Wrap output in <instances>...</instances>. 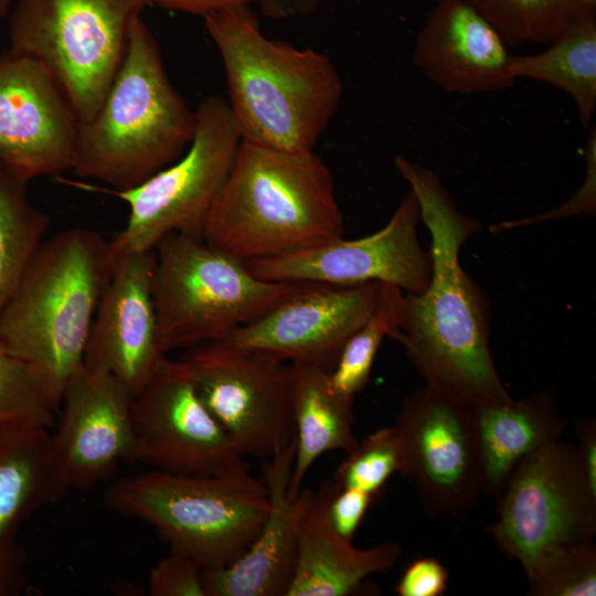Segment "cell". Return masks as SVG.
Wrapping results in <instances>:
<instances>
[{
  "instance_id": "cell-1",
  "label": "cell",
  "mask_w": 596,
  "mask_h": 596,
  "mask_svg": "<svg viewBox=\"0 0 596 596\" xmlns=\"http://www.w3.org/2000/svg\"><path fill=\"white\" fill-rule=\"evenodd\" d=\"M394 164L429 231L433 267L423 292L405 294L404 319L392 339L426 384L472 406L508 401L489 347L487 299L459 260L460 248L481 225L457 207L433 171L401 155Z\"/></svg>"
},
{
  "instance_id": "cell-2",
  "label": "cell",
  "mask_w": 596,
  "mask_h": 596,
  "mask_svg": "<svg viewBox=\"0 0 596 596\" xmlns=\"http://www.w3.org/2000/svg\"><path fill=\"white\" fill-rule=\"evenodd\" d=\"M203 22L223 62L226 102L242 139L312 151L343 95L331 58L267 38L251 7L214 12Z\"/></svg>"
},
{
  "instance_id": "cell-3",
  "label": "cell",
  "mask_w": 596,
  "mask_h": 596,
  "mask_svg": "<svg viewBox=\"0 0 596 596\" xmlns=\"http://www.w3.org/2000/svg\"><path fill=\"white\" fill-rule=\"evenodd\" d=\"M343 231L332 173L315 150L241 139L202 240L247 263L326 244Z\"/></svg>"
},
{
  "instance_id": "cell-4",
  "label": "cell",
  "mask_w": 596,
  "mask_h": 596,
  "mask_svg": "<svg viewBox=\"0 0 596 596\" xmlns=\"http://www.w3.org/2000/svg\"><path fill=\"white\" fill-rule=\"evenodd\" d=\"M114 263L110 241L98 232L64 230L41 242L0 316V345L36 373L57 408L84 365Z\"/></svg>"
},
{
  "instance_id": "cell-5",
  "label": "cell",
  "mask_w": 596,
  "mask_h": 596,
  "mask_svg": "<svg viewBox=\"0 0 596 596\" xmlns=\"http://www.w3.org/2000/svg\"><path fill=\"white\" fill-rule=\"evenodd\" d=\"M195 128V109L170 81L157 40L139 17L100 106L78 124L72 171L110 190L134 188L177 161Z\"/></svg>"
},
{
  "instance_id": "cell-6",
  "label": "cell",
  "mask_w": 596,
  "mask_h": 596,
  "mask_svg": "<svg viewBox=\"0 0 596 596\" xmlns=\"http://www.w3.org/2000/svg\"><path fill=\"white\" fill-rule=\"evenodd\" d=\"M108 509L152 525L202 568L236 561L259 533L269 509L265 483L155 470L115 481L105 492Z\"/></svg>"
},
{
  "instance_id": "cell-7",
  "label": "cell",
  "mask_w": 596,
  "mask_h": 596,
  "mask_svg": "<svg viewBox=\"0 0 596 596\" xmlns=\"http://www.w3.org/2000/svg\"><path fill=\"white\" fill-rule=\"evenodd\" d=\"M152 297L163 354L223 340L263 316L301 283L254 276L202 238L170 233L155 247Z\"/></svg>"
},
{
  "instance_id": "cell-8",
  "label": "cell",
  "mask_w": 596,
  "mask_h": 596,
  "mask_svg": "<svg viewBox=\"0 0 596 596\" xmlns=\"http://www.w3.org/2000/svg\"><path fill=\"white\" fill-rule=\"evenodd\" d=\"M147 0H14L10 47L53 74L79 123L100 106Z\"/></svg>"
},
{
  "instance_id": "cell-9",
  "label": "cell",
  "mask_w": 596,
  "mask_h": 596,
  "mask_svg": "<svg viewBox=\"0 0 596 596\" xmlns=\"http://www.w3.org/2000/svg\"><path fill=\"white\" fill-rule=\"evenodd\" d=\"M195 115L196 128L187 151L142 183L121 191L81 185L115 195L129 209L124 228L110 241L114 256L155 249L170 233L202 238L242 136L220 96L202 99Z\"/></svg>"
},
{
  "instance_id": "cell-10",
  "label": "cell",
  "mask_w": 596,
  "mask_h": 596,
  "mask_svg": "<svg viewBox=\"0 0 596 596\" xmlns=\"http://www.w3.org/2000/svg\"><path fill=\"white\" fill-rule=\"evenodd\" d=\"M487 528L496 547L524 568L557 546L596 534V490L576 445L556 439L525 457L497 498Z\"/></svg>"
},
{
  "instance_id": "cell-11",
  "label": "cell",
  "mask_w": 596,
  "mask_h": 596,
  "mask_svg": "<svg viewBox=\"0 0 596 596\" xmlns=\"http://www.w3.org/2000/svg\"><path fill=\"white\" fill-rule=\"evenodd\" d=\"M198 396L244 456L270 459L295 440L288 362L225 340L181 358Z\"/></svg>"
},
{
  "instance_id": "cell-12",
  "label": "cell",
  "mask_w": 596,
  "mask_h": 596,
  "mask_svg": "<svg viewBox=\"0 0 596 596\" xmlns=\"http://www.w3.org/2000/svg\"><path fill=\"white\" fill-rule=\"evenodd\" d=\"M401 466L429 517L460 518L482 491L473 407L425 384L407 395L392 425Z\"/></svg>"
},
{
  "instance_id": "cell-13",
  "label": "cell",
  "mask_w": 596,
  "mask_h": 596,
  "mask_svg": "<svg viewBox=\"0 0 596 596\" xmlns=\"http://www.w3.org/2000/svg\"><path fill=\"white\" fill-rule=\"evenodd\" d=\"M136 461L185 475L248 478L225 430L204 406L181 359L167 355L131 406Z\"/></svg>"
},
{
  "instance_id": "cell-14",
  "label": "cell",
  "mask_w": 596,
  "mask_h": 596,
  "mask_svg": "<svg viewBox=\"0 0 596 596\" xmlns=\"http://www.w3.org/2000/svg\"><path fill=\"white\" fill-rule=\"evenodd\" d=\"M419 205L409 192L375 233L343 237L276 257L245 263L256 277L276 283L356 286L392 284L406 294L423 292L432 277V257L418 240Z\"/></svg>"
},
{
  "instance_id": "cell-15",
  "label": "cell",
  "mask_w": 596,
  "mask_h": 596,
  "mask_svg": "<svg viewBox=\"0 0 596 596\" xmlns=\"http://www.w3.org/2000/svg\"><path fill=\"white\" fill-rule=\"evenodd\" d=\"M78 119L53 74L35 57L0 53V162L28 182L72 170Z\"/></svg>"
},
{
  "instance_id": "cell-16",
  "label": "cell",
  "mask_w": 596,
  "mask_h": 596,
  "mask_svg": "<svg viewBox=\"0 0 596 596\" xmlns=\"http://www.w3.org/2000/svg\"><path fill=\"white\" fill-rule=\"evenodd\" d=\"M379 283L338 286L301 283L298 289L225 341L284 362L330 371L349 338L371 315Z\"/></svg>"
},
{
  "instance_id": "cell-17",
  "label": "cell",
  "mask_w": 596,
  "mask_h": 596,
  "mask_svg": "<svg viewBox=\"0 0 596 596\" xmlns=\"http://www.w3.org/2000/svg\"><path fill=\"white\" fill-rule=\"evenodd\" d=\"M132 398L116 377L84 365L70 381L51 432L67 490L89 489L110 478L121 461H136Z\"/></svg>"
},
{
  "instance_id": "cell-18",
  "label": "cell",
  "mask_w": 596,
  "mask_h": 596,
  "mask_svg": "<svg viewBox=\"0 0 596 596\" xmlns=\"http://www.w3.org/2000/svg\"><path fill=\"white\" fill-rule=\"evenodd\" d=\"M155 249L115 256L84 351V366L116 377L135 396L166 356L152 297Z\"/></svg>"
},
{
  "instance_id": "cell-19",
  "label": "cell",
  "mask_w": 596,
  "mask_h": 596,
  "mask_svg": "<svg viewBox=\"0 0 596 596\" xmlns=\"http://www.w3.org/2000/svg\"><path fill=\"white\" fill-rule=\"evenodd\" d=\"M507 45L466 0H437L416 38L413 62L447 93L498 92L515 82Z\"/></svg>"
},
{
  "instance_id": "cell-20",
  "label": "cell",
  "mask_w": 596,
  "mask_h": 596,
  "mask_svg": "<svg viewBox=\"0 0 596 596\" xmlns=\"http://www.w3.org/2000/svg\"><path fill=\"white\" fill-rule=\"evenodd\" d=\"M336 486L333 480L317 490L301 488L294 499L297 560L286 596L351 595L369 576L390 571L402 554L394 541L358 549L334 532L327 508Z\"/></svg>"
},
{
  "instance_id": "cell-21",
  "label": "cell",
  "mask_w": 596,
  "mask_h": 596,
  "mask_svg": "<svg viewBox=\"0 0 596 596\" xmlns=\"http://www.w3.org/2000/svg\"><path fill=\"white\" fill-rule=\"evenodd\" d=\"M295 450L294 440L266 462L263 482L269 509L265 522L236 561L202 570L206 596H286L297 560L294 500L288 494Z\"/></svg>"
},
{
  "instance_id": "cell-22",
  "label": "cell",
  "mask_w": 596,
  "mask_h": 596,
  "mask_svg": "<svg viewBox=\"0 0 596 596\" xmlns=\"http://www.w3.org/2000/svg\"><path fill=\"white\" fill-rule=\"evenodd\" d=\"M67 491L52 453L51 429L19 423L0 426V572L19 585L20 526Z\"/></svg>"
},
{
  "instance_id": "cell-23",
  "label": "cell",
  "mask_w": 596,
  "mask_h": 596,
  "mask_svg": "<svg viewBox=\"0 0 596 596\" xmlns=\"http://www.w3.org/2000/svg\"><path fill=\"white\" fill-rule=\"evenodd\" d=\"M473 407L482 491L498 498L519 464L570 425L553 391Z\"/></svg>"
},
{
  "instance_id": "cell-24",
  "label": "cell",
  "mask_w": 596,
  "mask_h": 596,
  "mask_svg": "<svg viewBox=\"0 0 596 596\" xmlns=\"http://www.w3.org/2000/svg\"><path fill=\"white\" fill-rule=\"evenodd\" d=\"M289 396L295 425V458L288 494L294 500L312 465L326 453L352 451L354 436L353 397L338 392L329 371L307 362H291Z\"/></svg>"
},
{
  "instance_id": "cell-25",
  "label": "cell",
  "mask_w": 596,
  "mask_h": 596,
  "mask_svg": "<svg viewBox=\"0 0 596 596\" xmlns=\"http://www.w3.org/2000/svg\"><path fill=\"white\" fill-rule=\"evenodd\" d=\"M510 73L514 79L540 81L566 93L581 124L588 127L596 109V13L578 15L536 54H512Z\"/></svg>"
},
{
  "instance_id": "cell-26",
  "label": "cell",
  "mask_w": 596,
  "mask_h": 596,
  "mask_svg": "<svg viewBox=\"0 0 596 596\" xmlns=\"http://www.w3.org/2000/svg\"><path fill=\"white\" fill-rule=\"evenodd\" d=\"M29 182L0 162V316L50 225L28 198Z\"/></svg>"
},
{
  "instance_id": "cell-27",
  "label": "cell",
  "mask_w": 596,
  "mask_h": 596,
  "mask_svg": "<svg viewBox=\"0 0 596 596\" xmlns=\"http://www.w3.org/2000/svg\"><path fill=\"white\" fill-rule=\"evenodd\" d=\"M404 309V291L395 285L379 283L371 315L349 338L329 371V380L338 392L354 398L368 385L381 343L386 337L393 338L398 332Z\"/></svg>"
},
{
  "instance_id": "cell-28",
  "label": "cell",
  "mask_w": 596,
  "mask_h": 596,
  "mask_svg": "<svg viewBox=\"0 0 596 596\" xmlns=\"http://www.w3.org/2000/svg\"><path fill=\"white\" fill-rule=\"evenodd\" d=\"M509 45L552 43L578 15L576 0H466Z\"/></svg>"
},
{
  "instance_id": "cell-29",
  "label": "cell",
  "mask_w": 596,
  "mask_h": 596,
  "mask_svg": "<svg viewBox=\"0 0 596 596\" xmlns=\"http://www.w3.org/2000/svg\"><path fill=\"white\" fill-rule=\"evenodd\" d=\"M533 596H594L596 545L593 541L549 550L524 568Z\"/></svg>"
},
{
  "instance_id": "cell-30",
  "label": "cell",
  "mask_w": 596,
  "mask_h": 596,
  "mask_svg": "<svg viewBox=\"0 0 596 596\" xmlns=\"http://www.w3.org/2000/svg\"><path fill=\"white\" fill-rule=\"evenodd\" d=\"M57 412L36 373L0 345V426L19 423L52 429Z\"/></svg>"
},
{
  "instance_id": "cell-31",
  "label": "cell",
  "mask_w": 596,
  "mask_h": 596,
  "mask_svg": "<svg viewBox=\"0 0 596 596\" xmlns=\"http://www.w3.org/2000/svg\"><path fill=\"white\" fill-rule=\"evenodd\" d=\"M401 449L393 426L380 428L366 436L347 454L334 473L341 488L375 496L393 473L400 470Z\"/></svg>"
},
{
  "instance_id": "cell-32",
  "label": "cell",
  "mask_w": 596,
  "mask_h": 596,
  "mask_svg": "<svg viewBox=\"0 0 596 596\" xmlns=\"http://www.w3.org/2000/svg\"><path fill=\"white\" fill-rule=\"evenodd\" d=\"M202 566L185 552L170 547L150 571L148 592L151 596H206Z\"/></svg>"
},
{
  "instance_id": "cell-33",
  "label": "cell",
  "mask_w": 596,
  "mask_h": 596,
  "mask_svg": "<svg viewBox=\"0 0 596 596\" xmlns=\"http://www.w3.org/2000/svg\"><path fill=\"white\" fill-rule=\"evenodd\" d=\"M586 174L584 182L575 194L566 202L556 209L542 213L536 216L522 220L504 221L493 225L491 232H503L521 226L538 224L551 220H558L577 214H594L596 209V130L590 129L586 147Z\"/></svg>"
},
{
  "instance_id": "cell-34",
  "label": "cell",
  "mask_w": 596,
  "mask_h": 596,
  "mask_svg": "<svg viewBox=\"0 0 596 596\" xmlns=\"http://www.w3.org/2000/svg\"><path fill=\"white\" fill-rule=\"evenodd\" d=\"M373 497L360 490L341 488L337 483L328 502L327 514L331 528L340 538L352 542Z\"/></svg>"
},
{
  "instance_id": "cell-35",
  "label": "cell",
  "mask_w": 596,
  "mask_h": 596,
  "mask_svg": "<svg viewBox=\"0 0 596 596\" xmlns=\"http://www.w3.org/2000/svg\"><path fill=\"white\" fill-rule=\"evenodd\" d=\"M448 576L435 557H418L404 570L395 592L398 596H440L447 588Z\"/></svg>"
},
{
  "instance_id": "cell-36",
  "label": "cell",
  "mask_w": 596,
  "mask_h": 596,
  "mask_svg": "<svg viewBox=\"0 0 596 596\" xmlns=\"http://www.w3.org/2000/svg\"><path fill=\"white\" fill-rule=\"evenodd\" d=\"M149 4L180 11L189 14L205 17L207 14L240 7H251L259 0H147Z\"/></svg>"
},
{
  "instance_id": "cell-37",
  "label": "cell",
  "mask_w": 596,
  "mask_h": 596,
  "mask_svg": "<svg viewBox=\"0 0 596 596\" xmlns=\"http://www.w3.org/2000/svg\"><path fill=\"white\" fill-rule=\"evenodd\" d=\"M576 444L590 486L596 490V423L592 417H577L574 423Z\"/></svg>"
},
{
  "instance_id": "cell-38",
  "label": "cell",
  "mask_w": 596,
  "mask_h": 596,
  "mask_svg": "<svg viewBox=\"0 0 596 596\" xmlns=\"http://www.w3.org/2000/svg\"><path fill=\"white\" fill-rule=\"evenodd\" d=\"M320 0H259L258 7L264 17L288 19L313 13Z\"/></svg>"
},
{
  "instance_id": "cell-39",
  "label": "cell",
  "mask_w": 596,
  "mask_h": 596,
  "mask_svg": "<svg viewBox=\"0 0 596 596\" xmlns=\"http://www.w3.org/2000/svg\"><path fill=\"white\" fill-rule=\"evenodd\" d=\"M21 585L0 572V595L12 594L21 589Z\"/></svg>"
},
{
  "instance_id": "cell-40",
  "label": "cell",
  "mask_w": 596,
  "mask_h": 596,
  "mask_svg": "<svg viewBox=\"0 0 596 596\" xmlns=\"http://www.w3.org/2000/svg\"><path fill=\"white\" fill-rule=\"evenodd\" d=\"M583 12L596 13V0H576Z\"/></svg>"
},
{
  "instance_id": "cell-41",
  "label": "cell",
  "mask_w": 596,
  "mask_h": 596,
  "mask_svg": "<svg viewBox=\"0 0 596 596\" xmlns=\"http://www.w3.org/2000/svg\"><path fill=\"white\" fill-rule=\"evenodd\" d=\"M13 2L14 0H0V19L10 13Z\"/></svg>"
}]
</instances>
